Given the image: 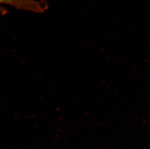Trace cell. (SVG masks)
<instances>
[{
    "mask_svg": "<svg viewBox=\"0 0 150 149\" xmlns=\"http://www.w3.org/2000/svg\"><path fill=\"white\" fill-rule=\"evenodd\" d=\"M2 4H6L15 8L32 12L35 8L36 3L35 0H0V11L4 12Z\"/></svg>",
    "mask_w": 150,
    "mask_h": 149,
    "instance_id": "1",
    "label": "cell"
}]
</instances>
